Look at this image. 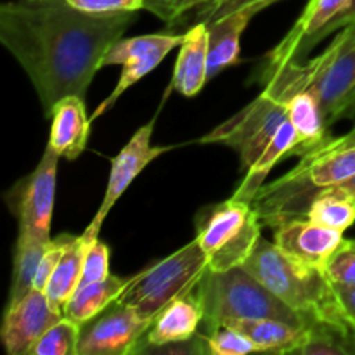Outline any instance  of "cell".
<instances>
[{"label": "cell", "instance_id": "cell-34", "mask_svg": "<svg viewBox=\"0 0 355 355\" xmlns=\"http://www.w3.org/2000/svg\"><path fill=\"white\" fill-rule=\"evenodd\" d=\"M354 23H355V0H352V2H350L349 6H347L345 9H343L342 12H340L338 16L335 17V19L329 21V23L326 24V26L322 28L319 33L314 35V38H312V40L309 42V45H307V54L312 51V49L315 47V45L319 44V42L324 40L328 35H331L333 31L343 30V28L349 26V24H354Z\"/></svg>", "mask_w": 355, "mask_h": 355}, {"label": "cell", "instance_id": "cell-26", "mask_svg": "<svg viewBox=\"0 0 355 355\" xmlns=\"http://www.w3.org/2000/svg\"><path fill=\"white\" fill-rule=\"evenodd\" d=\"M307 218L326 227L347 231L355 224V198L333 193L328 187L315 189L309 196Z\"/></svg>", "mask_w": 355, "mask_h": 355}, {"label": "cell", "instance_id": "cell-1", "mask_svg": "<svg viewBox=\"0 0 355 355\" xmlns=\"http://www.w3.org/2000/svg\"><path fill=\"white\" fill-rule=\"evenodd\" d=\"M135 12L89 14L68 0H10L0 7V42L26 71L45 116L68 96L85 99L106 52Z\"/></svg>", "mask_w": 355, "mask_h": 355}, {"label": "cell", "instance_id": "cell-29", "mask_svg": "<svg viewBox=\"0 0 355 355\" xmlns=\"http://www.w3.org/2000/svg\"><path fill=\"white\" fill-rule=\"evenodd\" d=\"M324 274L333 286H355V239H343L329 257Z\"/></svg>", "mask_w": 355, "mask_h": 355}, {"label": "cell", "instance_id": "cell-4", "mask_svg": "<svg viewBox=\"0 0 355 355\" xmlns=\"http://www.w3.org/2000/svg\"><path fill=\"white\" fill-rule=\"evenodd\" d=\"M203 311L205 333L232 319H277L293 326H307V319L284 304L245 266L227 270H205L193 288Z\"/></svg>", "mask_w": 355, "mask_h": 355}, {"label": "cell", "instance_id": "cell-8", "mask_svg": "<svg viewBox=\"0 0 355 355\" xmlns=\"http://www.w3.org/2000/svg\"><path fill=\"white\" fill-rule=\"evenodd\" d=\"M59 158L61 156L47 144L33 172L10 189L12 198H9V207L19 222L17 234L38 241H51Z\"/></svg>", "mask_w": 355, "mask_h": 355}, {"label": "cell", "instance_id": "cell-22", "mask_svg": "<svg viewBox=\"0 0 355 355\" xmlns=\"http://www.w3.org/2000/svg\"><path fill=\"white\" fill-rule=\"evenodd\" d=\"M284 104H286L288 120L293 123L298 132V137H300V142L291 155L302 156L328 137L324 113H322L319 101L312 94L297 92L288 97Z\"/></svg>", "mask_w": 355, "mask_h": 355}, {"label": "cell", "instance_id": "cell-16", "mask_svg": "<svg viewBox=\"0 0 355 355\" xmlns=\"http://www.w3.org/2000/svg\"><path fill=\"white\" fill-rule=\"evenodd\" d=\"M90 118H87L85 101L80 96H68L59 101L52 113L49 146L59 156L76 159L87 148Z\"/></svg>", "mask_w": 355, "mask_h": 355}, {"label": "cell", "instance_id": "cell-21", "mask_svg": "<svg viewBox=\"0 0 355 355\" xmlns=\"http://www.w3.org/2000/svg\"><path fill=\"white\" fill-rule=\"evenodd\" d=\"M128 283H130V277L125 279V277L111 274L103 281L78 286L62 307V314H64V318L71 319L82 326L83 322L94 319L104 309L110 307L114 300H118L125 288L128 286Z\"/></svg>", "mask_w": 355, "mask_h": 355}, {"label": "cell", "instance_id": "cell-18", "mask_svg": "<svg viewBox=\"0 0 355 355\" xmlns=\"http://www.w3.org/2000/svg\"><path fill=\"white\" fill-rule=\"evenodd\" d=\"M259 7H245L208 23V80L239 62V42Z\"/></svg>", "mask_w": 355, "mask_h": 355}, {"label": "cell", "instance_id": "cell-20", "mask_svg": "<svg viewBox=\"0 0 355 355\" xmlns=\"http://www.w3.org/2000/svg\"><path fill=\"white\" fill-rule=\"evenodd\" d=\"M300 137H298L297 128L293 127L290 120L284 121L279 127V130L276 132V135L272 137V141L269 142L266 149H263L262 155L259 156L255 163L246 170V177L243 179V182L239 184L238 189L234 191L232 198L236 200L246 201V203H252L255 200V196L259 194V191L263 187V180L267 179V175L270 173V170L277 165L279 159H283L284 156H291L293 149L297 148Z\"/></svg>", "mask_w": 355, "mask_h": 355}, {"label": "cell", "instance_id": "cell-24", "mask_svg": "<svg viewBox=\"0 0 355 355\" xmlns=\"http://www.w3.org/2000/svg\"><path fill=\"white\" fill-rule=\"evenodd\" d=\"M51 241H38L28 236L17 234L12 260V283H10L7 307L17 304L35 288V276L38 266Z\"/></svg>", "mask_w": 355, "mask_h": 355}, {"label": "cell", "instance_id": "cell-5", "mask_svg": "<svg viewBox=\"0 0 355 355\" xmlns=\"http://www.w3.org/2000/svg\"><path fill=\"white\" fill-rule=\"evenodd\" d=\"M196 239L207 255L208 269L243 266L257 246L262 220L252 203L231 200L203 208L196 215Z\"/></svg>", "mask_w": 355, "mask_h": 355}, {"label": "cell", "instance_id": "cell-23", "mask_svg": "<svg viewBox=\"0 0 355 355\" xmlns=\"http://www.w3.org/2000/svg\"><path fill=\"white\" fill-rule=\"evenodd\" d=\"M90 239L94 238H89L85 234L73 236V239L68 243L64 253H62L61 260H59L58 267H55L54 274L49 279L45 295H47L52 307L59 309V311H62L66 302L71 298L76 288L80 286L83 259H85V250Z\"/></svg>", "mask_w": 355, "mask_h": 355}, {"label": "cell", "instance_id": "cell-25", "mask_svg": "<svg viewBox=\"0 0 355 355\" xmlns=\"http://www.w3.org/2000/svg\"><path fill=\"white\" fill-rule=\"evenodd\" d=\"M224 0H144V9L165 21L170 31L189 30L205 23L208 14Z\"/></svg>", "mask_w": 355, "mask_h": 355}, {"label": "cell", "instance_id": "cell-9", "mask_svg": "<svg viewBox=\"0 0 355 355\" xmlns=\"http://www.w3.org/2000/svg\"><path fill=\"white\" fill-rule=\"evenodd\" d=\"M184 33L168 31V33H153L141 35V37L120 38L110 51L106 52L103 59L104 66H121L120 80L113 92L103 101L99 107L94 111L90 121L97 120L104 111L114 106L121 94L127 92L132 85L144 78L146 75L158 68L159 62L170 54V51L182 44Z\"/></svg>", "mask_w": 355, "mask_h": 355}, {"label": "cell", "instance_id": "cell-14", "mask_svg": "<svg viewBox=\"0 0 355 355\" xmlns=\"http://www.w3.org/2000/svg\"><path fill=\"white\" fill-rule=\"evenodd\" d=\"M352 0H309L307 7L298 17L286 37L263 58L260 68H276L290 61H300L307 54L309 42L335 19Z\"/></svg>", "mask_w": 355, "mask_h": 355}, {"label": "cell", "instance_id": "cell-15", "mask_svg": "<svg viewBox=\"0 0 355 355\" xmlns=\"http://www.w3.org/2000/svg\"><path fill=\"white\" fill-rule=\"evenodd\" d=\"M201 322H203V311L191 290L173 298L158 312L146 335L139 342L135 354H144L148 349L193 338Z\"/></svg>", "mask_w": 355, "mask_h": 355}, {"label": "cell", "instance_id": "cell-31", "mask_svg": "<svg viewBox=\"0 0 355 355\" xmlns=\"http://www.w3.org/2000/svg\"><path fill=\"white\" fill-rule=\"evenodd\" d=\"M71 239L73 236L69 234H61L55 239H51V243H49L47 250H45L44 257H42L40 260L37 276H35V288H37V290L45 291L49 279H51V276L54 274L55 267H58L59 260H61L62 253H64L66 246H68V243L71 241Z\"/></svg>", "mask_w": 355, "mask_h": 355}, {"label": "cell", "instance_id": "cell-6", "mask_svg": "<svg viewBox=\"0 0 355 355\" xmlns=\"http://www.w3.org/2000/svg\"><path fill=\"white\" fill-rule=\"evenodd\" d=\"M207 269V255L194 238L175 253L130 277L118 300L134 307L141 318L153 322L166 304L193 290Z\"/></svg>", "mask_w": 355, "mask_h": 355}, {"label": "cell", "instance_id": "cell-19", "mask_svg": "<svg viewBox=\"0 0 355 355\" xmlns=\"http://www.w3.org/2000/svg\"><path fill=\"white\" fill-rule=\"evenodd\" d=\"M222 324L239 329L252 340L257 352L297 354L307 342V326H293L277 319H232Z\"/></svg>", "mask_w": 355, "mask_h": 355}, {"label": "cell", "instance_id": "cell-37", "mask_svg": "<svg viewBox=\"0 0 355 355\" xmlns=\"http://www.w3.org/2000/svg\"><path fill=\"white\" fill-rule=\"evenodd\" d=\"M328 189L333 191V193L343 194V196H352V198H355V177H354V179L347 180V182L338 184V186H329Z\"/></svg>", "mask_w": 355, "mask_h": 355}, {"label": "cell", "instance_id": "cell-2", "mask_svg": "<svg viewBox=\"0 0 355 355\" xmlns=\"http://www.w3.org/2000/svg\"><path fill=\"white\" fill-rule=\"evenodd\" d=\"M255 82L283 103L297 92L312 94L321 104L326 125L336 123L355 90V23L343 28L333 44L312 61L259 68Z\"/></svg>", "mask_w": 355, "mask_h": 355}, {"label": "cell", "instance_id": "cell-32", "mask_svg": "<svg viewBox=\"0 0 355 355\" xmlns=\"http://www.w3.org/2000/svg\"><path fill=\"white\" fill-rule=\"evenodd\" d=\"M75 9L89 14L137 12L144 9V0H68Z\"/></svg>", "mask_w": 355, "mask_h": 355}, {"label": "cell", "instance_id": "cell-30", "mask_svg": "<svg viewBox=\"0 0 355 355\" xmlns=\"http://www.w3.org/2000/svg\"><path fill=\"white\" fill-rule=\"evenodd\" d=\"M107 276H111L110 248H107L106 243L101 241L99 238L90 239L85 250V259H83L80 286L96 283V281H103L106 279Z\"/></svg>", "mask_w": 355, "mask_h": 355}, {"label": "cell", "instance_id": "cell-36", "mask_svg": "<svg viewBox=\"0 0 355 355\" xmlns=\"http://www.w3.org/2000/svg\"><path fill=\"white\" fill-rule=\"evenodd\" d=\"M335 291L343 318L355 333V286H335Z\"/></svg>", "mask_w": 355, "mask_h": 355}, {"label": "cell", "instance_id": "cell-17", "mask_svg": "<svg viewBox=\"0 0 355 355\" xmlns=\"http://www.w3.org/2000/svg\"><path fill=\"white\" fill-rule=\"evenodd\" d=\"M173 69L172 89L180 96L194 97L208 82V26L198 23L184 31Z\"/></svg>", "mask_w": 355, "mask_h": 355}, {"label": "cell", "instance_id": "cell-28", "mask_svg": "<svg viewBox=\"0 0 355 355\" xmlns=\"http://www.w3.org/2000/svg\"><path fill=\"white\" fill-rule=\"evenodd\" d=\"M203 335L207 338L208 354L211 355H246L257 352L252 340L229 324H217Z\"/></svg>", "mask_w": 355, "mask_h": 355}, {"label": "cell", "instance_id": "cell-33", "mask_svg": "<svg viewBox=\"0 0 355 355\" xmlns=\"http://www.w3.org/2000/svg\"><path fill=\"white\" fill-rule=\"evenodd\" d=\"M349 148H355V125L347 132L345 135L342 137H326L324 141L319 142L318 146L309 149L307 153L300 156V158H312V156H322L328 155V153L333 151H342V149H349Z\"/></svg>", "mask_w": 355, "mask_h": 355}, {"label": "cell", "instance_id": "cell-12", "mask_svg": "<svg viewBox=\"0 0 355 355\" xmlns=\"http://www.w3.org/2000/svg\"><path fill=\"white\" fill-rule=\"evenodd\" d=\"M62 318V311L52 307L45 291L33 288L17 304L6 309L0 329L6 352L9 355H30L35 343Z\"/></svg>", "mask_w": 355, "mask_h": 355}, {"label": "cell", "instance_id": "cell-35", "mask_svg": "<svg viewBox=\"0 0 355 355\" xmlns=\"http://www.w3.org/2000/svg\"><path fill=\"white\" fill-rule=\"evenodd\" d=\"M277 0H224V2L218 3L208 17L205 19V23H214V21L220 19V17L227 16V14L236 12L239 9H245V7H259V9H266V7L272 6Z\"/></svg>", "mask_w": 355, "mask_h": 355}, {"label": "cell", "instance_id": "cell-3", "mask_svg": "<svg viewBox=\"0 0 355 355\" xmlns=\"http://www.w3.org/2000/svg\"><path fill=\"white\" fill-rule=\"evenodd\" d=\"M243 266L284 304L304 315L309 326L328 322L354 331L343 318L335 286L324 270L300 266L263 238L259 239Z\"/></svg>", "mask_w": 355, "mask_h": 355}, {"label": "cell", "instance_id": "cell-27", "mask_svg": "<svg viewBox=\"0 0 355 355\" xmlns=\"http://www.w3.org/2000/svg\"><path fill=\"white\" fill-rule=\"evenodd\" d=\"M80 329L78 322L62 318L30 350V355H78Z\"/></svg>", "mask_w": 355, "mask_h": 355}, {"label": "cell", "instance_id": "cell-10", "mask_svg": "<svg viewBox=\"0 0 355 355\" xmlns=\"http://www.w3.org/2000/svg\"><path fill=\"white\" fill-rule=\"evenodd\" d=\"M149 326L151 321L141 318L134 307L114 300L101 314L82 324L78 355L135 354Z\"/></svg>", "mask_w": 355, "mask_h": 355}, {"label": "cell", "instance_id": "cell-7", "mask_svg": "<svg viewBox=\"0 0 355 355\" xmlns=\"http://www.w3.org/2000/svg\"><path fill=\"white\" fill-rule=\"evenodd\" d=\"M286 120V104L263 89V92L255 101L214 128L210 134L198 139V142L224 144L234 149L241 159V168L248 170Z\"/></svg>", "mask_w": 355, "mask_h": 355}, {"label": "cell", "instance_id": "cell-13", "mask_svg": "<svg viewBox=\"0 0 355 355\" xmlns=\"http://www.w3.org/2000/svg\"><path fill=\"white\" fill-rule=\"evenodd\" d=\"M343 241V232L311 218H293L274 229V245L297 263L324 270Z\"/></svg>", "mask_w": 355, "mask_h": 355}, {"label": "cell", "instance_id": "cell-38", "mask_svg": "<svg viewBox=\"0 0 355 355\" xmlns=\"http://www.w3.org/2000/svg\"><path fill=\"white\" fill-rule=\"evenodd\" d=\"M345 118H352V120H355V90H354L352 96H350V99L347 101V104H345V107H343L340 120H345Z\"/></svg>", "mask_w": 355, "mask_h": 355}, {"label": "cell", "instance_id": "cell-11", "mask_svg": "<svg viewBox=\"0 0 355 355\" xmlns=\"http://www.w3.org/2000/svg\"><path fill=\"white\" fill-rule=\"evenodd\" d=\"M153 130H155V120L139 128V130L132 135L130 141L127 142V146L121 149L120 155L113 159L110 170V179H107L106 194H104V200L103 203H101L94 220L90 222L89 227L83 231L85 236H89V238H99V231L104 218L110 214L111 208L114 207V203L120 200L121 194L128 189V186L134 182L135 177H137L153 159H156L158 156H162L163 153H166L170 149L168 146H151Z\"/></svg>", "mask_w": 355, "mask_h": 355}]
</instances>
